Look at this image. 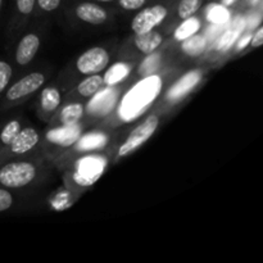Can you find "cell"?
<instances>
[{
	"mask_svg": "<svg viewBox=\"0 0 263 263\" xmlns=\"http://www.w3.org/2000/svg\"><path fill=\"white\" fill-rule=\"evenodd\" d=\"M36 175L37 168L31 162H10L0 167V185L7 189H18L31 184Z\"/></svg>",
	"mask_w": 263,
	"mask_h": 263,
	"instance_id": "6da1fadb",
	"label": "cell"
},
{
	"mask_svg": "<svg viewBox=\"0 0 263 263\" xmlns=\"http://www.w3.org/2000/svg\"><path fill=\"white\" fill-rule=\"evenodd\" d=\"M158 87L159 81L156 77L146 79L139 85H136L133 91L128 92L125 102H123L125 112L130 116H135L139 110L146 107L156 98V95L158 94Z\"/></svg>",
	"mask_w": 263,
	"mask_h": 263,
	"instance_id": "7a4b0ae2",
	"label": "cell"
},
{
	"mask_svg": "<svg viewBox=\"0 0 263 263\" xmlns=\"http://www.w3.org/2000/svg\"><path fill=\"white\" fill-rule=\"evenodd\" d=\"M159 126V117L156 115H152L149 117H146L143 122L139 126H136L133 131L130 133V135L127 136V139L125 140V143L120 146L118 149V157L123 158V157L130 156L131 153L136 151L138 148H140L146 140L153 136V134L156 133V130Z\"/></svg>",
	"mask_w": 263,
	"mask_h": 263,
	"instance_id": "3957f363",
	"label": "cell"
},
{
	"mask_svg": "<svg viewBox=\"0 0 263 263\" xmlns=\"http://www.w3.org/2000/svg\"><path fill=\"white\" fill-rule=\"evenodd\" d=\"M167 14H168V9L163 4H154L152 7L144 8L134 17L131 27L135 35L149 32L161 25L166 20Z\"/></svg>",
	"mask_w": 263,
	"mask_h": 263,
	"instance_id": "277c9868",
	"label": "cell"
},
{
	"mask_svg": "<svg viewBox=\"0 0 263 263\" xmlns=\"http://www.w3.org/2000/svg\"><path fill=\"white\" fill-rule=\"evenodd\" d=\"M109 63V53L104 48L95 46L79 57L76 67L82 74H95L107 68Z\"/></svg>",
	"mask_w": 263,
	"mask_h": 263,
	"instance_id": "5b68a950",
	"label": "cell"
},
{
	"mask_svg": "<svg viewBox=\"0 0 263 263\" xmlns=\"http://www.w3.org/2000/svg\"><path fill=\"white\" fill-rule=\"evenodd\" d=\"M45 82V76L41 72H32V73L26 74L21 80L7 87V94H5V100L7 102H17L22 98L28 97L37 91Z\"/></svg>",
	"mask_w": 263,
	"mask_h": 263,
	"instance_id": "8992f818",
	"label": "cell"
},
{
	"mask_svg": "<svg viewBox=\"0 0 263 263\" xmlns=\"http://www.w3.org/2000/svg\"><path fill=\"white\" fill-rule=\"evenodd\" d=\"M39 141H40V135L35 128H22L18 135L13 139L12 143L0 152V162L7 156H21V154L27 153L37 145Z\"/></svg>",
	"mask_w": 263,
	"mask_h": 263,
	"instance_id": "52a82bcc",
	"label": "cell"
},
{
	"mask_svg": "<svg viewBox=\"0 0 263 263\" xmlns=\"http://www.w3.org/2000/svg\"><path fill=\"white\" fill-rule=\"evenodd\" d=\"M76 17L82 22L90 25H102L108 20V12L99 4L91 2H84L76 5Z\"/></svg>",
	"mask_w": 263,
	"mask_h": 263,
	"instance_id": "ba28073f",
	"label": "cell"
},
{
	"mask_svg": "<svg viewBox=\"0 0 263 263\" xmlns=\"http://www.w3.org/2000/svg\"><path fill=\"white\" fill-rule=\"evenodd\" d=\"M40 48V37L36 33H27L21 39L15 50V61L20 66H27Z\"/></svg>",
	"mask_w": 263,
	"mask_h": 263,
	"instance_id": "9c48e42d",
	"label": "cell"
},
{
	"mask_svg": "<svg viewBox=\"0 0 263 263\" xmlns=\"http://www.w3.org/2000/svg\"><path fill=\"white\" fill-rule=\"evenodd\" d=\"M81 135V128L79 126L68 125V126H62V127L54 128V130L49 131L46 139L50 143L55 144L59 146H71L80 139Z\"/></svg>",
	"mask_w": 263,
	"mask_h": 263,
	"instance_id": "30bf717a",
	"label": "cell"
},
{
	"mask_svg": "<svg viewBox=\"0 0 263 263\" xmlns=\"http://www.w3.org/2000/svg\"><path fill=\"white\" fill-rule=\"evenodd\" d=\"M200 80H202V74H200L199 71L187 72L186 74H184L181 79L177 80V81L172 85L171 89L167 92V98H168L170 100H176L185 97L187 92L192 91V90L199 84Z\"/></svg>",
	"mask_w": 263,
	"mask_h": 263,
	"instance_id": "8fae6325",
	"label": "cell"
},
{
	"mask_svg": "<svg viewBox=\"0 0 263 263\" xmlns=\"http://www.w3.org/2000/svg\"><path fill=\"white\" fill-rule=\"evenodd\" d=\"M162 41H163V37H162L161 33L156 32L154 30L145 33H138V35H135V39H134L136 48L141 53L146 54V55L153 54L161 46Z\"/></svg>",
	"mask_w": 263,
	"mask_h": 263,
	"instance_id": "7c38bea8",
	"label": "cell"
},
{
	"mask_svg": "<svg viewBox=\"0 0 263 263\" xmlns=\"http://www.w3.org/2000/svg\"><path fill=\"white\" fill-rule=\"evenodd\" d=\"M205 48H207L205 37L202 35H198V33H194V35L189 36L181 41V50L192 58H198V57L202 55L205 51Z\"/></svg>",
	"mask_w": 263,
	"mask_h": 263,
	"instance_id": "4fadbf2b",
	"label": "cell"
},
{
	"mask_svg": "<svg viewBox=\"0 0 263 263\" xmlns=\"http://www.w3.org/2000/svg\"><path fill=\"white\" fill-rule=\"evenodd\" d=\"M131 71V66L127 63H123V62H118V63H115L103 76V80H104V85H108V86H115L118 82L123 81L126 77L128 76Z\"/></svg>",
	"mask_w": 263,
	"mask_h": 263,
	"instance_id": "5bb4252c",
	"label": "cell"
},
{
	"mask_svg": "<svg viewBox=\"0 0 263 263\" xmlns=\"http://www.w3.org/2000/svg\"><path fill=\"white\" fill-rule=\"evenodd\" d=\"M103 85H104L103 76H100L99 73L89 74V77H86V79L80 82L79 86H77V91L81 97L90 98L97 94L102 89Z\"/></svg>",
	"mask_w": 263,
	"mask_h": 263,
	"instance_id": "9a60e30c",
	"label": "cell"
},
{
	"mask_svg": "<svg viewBox=\"0 0 263 263\" xmlns=\"http://www.w3.org/2000/svg\"><path fill=\"white\" fill-rule=\"evenodd\" d=\"M61 92L57 87H46L43 90L40 95V105L43 112L45 113H53L57 108L61 104Z\"/></svg>",
	"mask_w": 263,
	"mask_h": 263,
	"instance_id": "2e32d148",
	"label": "cell"
},
{
	"mask_svg": "<svg viewBox=\"0 0 263 263\" xmlns=\"http://www.w3.org/2000/svg\"><path fill=\"white\" fill-rule=\"evenodd\" d=\"M84 115V105L80 103H71L62 109L59 115V122L62 126L74 125L79 122Z\"/></svg>",
	"mask_w": 263,
	"mask_h": 263,
	"instance_id": "e0dca14e",
	"label": "cell"
},
{
	"mask_svg": "<svg viewBox=\"0 0 263 263\" xmlns=\"http://www.w3.org/2000/svg\"><path fill=\"white\" fill-rule=\"evenodd\" d=\"M21 130H22V125L18 120H12L3 126L0 130V152L12 143L13 139L18 135Z\"/></svg>",
	"mask_w": 263,
	"mask_h": 263,
	"instance_id": "ac0fdd59",
	"label": "cell"
},
{
	"mask_svg": "<svg viewBox=\"0 0 263 263\" xmlns=\"http://www.w3.org/2000/svg\"><path fill=\"white\" fill-rule=\"evenodd\" d=\"M200 28V21L198 18L193 17L186 18V20H182V23L176 28L175 31V39L177 41H182L184 39L189 37V36L194 35L199 31Z\"/></svg>",
	"mask_w": 263,
	"mask_h": 263,
	"instance_id": "d6986e66",
	"label": "cell"
},
{
	"mask_svg": "<svg viewBox=\"0 0 263 263\" xmlns=\"http://www.w3.org/2000/svg\"><path fill=\"white\" fill-rule=\"evenodd\" d=\"M203 0H180L177 4V15L180 20L193 17L202 8Z\"/></svg>",
	"mask_w": 263,
	"mask_h": 263,
	"instance_id": "ffe728a7",
	"label": "cell"
},
{
	"mask_svg": "<svg viewBox=\"0 0 263 263\" xmlns=\"http://www.w3.org/2000/svg\"><path fill=\"white\" fill-rule=\"evenodd\" d=\"M79 143H77V146L81 151H91V149H98L100 146H103L107 141V138H105L103 134H89V135L84 136V138L79 139Z\"/></svg>",
	"mask_w": 263,
	"mask_h": 263,
	"instance_id": "44dd1931",
	"label": "cell"
},
{
	"mask_svg": "<svg viewBox=\"0 0 263 263\" xmlns=\"http://www.w3.org/2000/svg\"><path fill=\"white\" fill-rule=\"evenodd\" d=\"M207 18L216 25H221L229 20V12L225 5H211L207 12Z\"/></svg>",
	"mask_w": 263,
	"mask_h": 263,
	"instance_id": "7402d4cb",
	"label": "cell"
},
{
	"mask_svg": "<svg viewBox=\"0 0 263 263\" xmlns=\"http://www.w3.org/2000/svg\"><path fill=\"white\" fill-rule=\"evenodd\" d=\"M13 69L8 62L0 61V94L5 91V89L9 85L10 80H12Z\"/></svg>",
	"mask_w": 263,
	"mask_h": 263,
	"instance_id": "603a6c76",
	"label": "cell"
},
{
	"mask_svg": "<svg viewBox=\"0 0 263 263\" xmlns=\"http://www.w3.org/2000/svg\"><path fill=\"white\" fill-rule=\"evenodd\" d=\"M238 36H239V28L228 31V32L222 36V39H221L220 44H218V49L222 51L228 50V49L230 48L234 43H235V40L238 39Z\"/></svg>",
	"mask_w": 263,
	"mask_h": 263,
	"instance_id": "cb8c5ba5",
	"label": "cell"
},
{
	"mask_svg": "<svg viewBox=\"0 0 263 263\" xmlns=\"http://www.w3.org/2000/svg\"><path fill=\"white\" fill-rule=\"evenodd\" d=\"M15 7L20 14L30 15L36 7V0H15Z\"/></svg>",
	"mask_w": 263,
	"mask_h": 263,
	"instance_id": "d4e9b609",
	"label": "cell"
},
{
	"mask_svg": "<svg viewBox=\"0 0 263 263\" xmlns=\"http://www.w3.org/2000/svg\"><path fill=\"white\" fill-rule=\"evenodd\" d=\"M13 204V195L7 187H0V212H5Z\"/></svg>",
	"mask_w": 263,
	"mask_h": 263,
	"instance_id": "484cf974",
	"label": "cell"
},
{
	"mask_svg": "<svg viewBox=\"0 0 263 263\" xmlns=\"http://www.w3.org/2000/svg\"><path fill=\"white\" fill-rule=\"evenodd\" d=\"M118 5L125 10H139L146 4L148 0H117Z\"/></svg>",
	"mask_w": 263,
	"mask_h": 263,
	"instance_id": "4316f807",
	"label": "cell"
},
{
	"mask_svg": "<svg viewBox=\"0 0 263 263\" xmlns=\"http://www.w3.org/2000/svg\"><path fill=\"white\" fill-rule=\"evenodd\" d=\"M149 58L146 59L145 62L143 63V67H141V73L144 74V76H148V74H151L152 72L156 71L157 69V66H158V55H152V54H149Z\"/></svg>",
	"mask_w": 263,
	"mask_h": 263,
	"instance_id": "83f0119b",
	"label": "cell"
},
{
	"mask_svg": "<svg viewBox=\"0 0 263 263\" xmlns=\"http://www.w3.org/2000/svg\"><path fill=\"white\" fill-rule=\"evenodd\" d=\"M36 3L44 12H53L61 7L62 0H36Z\"/></svg>",
	"mask_w": 263,
	"mask_h": 263,
	"instance_id": "f1b7e54d",
	"label": "cell"
},
{
	"mask_svg": "<svg viewBox=\"0 0 263 263\" xmlns=\"http://www.w3.org/2000/svg\"><path fill=\"white\" fill-rule=\"evenodd\" d=\"M263 44V27L257 28L256 32L253 33L251 39V46L252 48H259Z\"/></svg>",
	"mask_w": 263,
	"mask_h": 263,
	"instance_id": "f546056e",
	"label": "cell"
},
{
	"mask_svg": "<svg viewBox=\"0 0 263 263\" xmlns=\"http://www.w3.org/2000/svg\"><path fill=\"white\" fill-rule=\"evenodd\" d=\"M234 2H235V0H222V3H223V5H225V7H228V5H231Z\"/></svg>",
	"mask_w": 263,
	"mask_h": 263,
	"instance_id": "4dcf8cb0",
	"label": "cell"
},
{
	"mask_svg": "<svg viewBox=\"0 0 263 263\" xmlns=\"http://www.w3.org/2000/svg\"><path fill=\"white\" fill-rule=\"evenodd\" d=\"M99 3H110V2H115V0H97Z\"/></svg>",
	"mask_w": 263,
	"mask_h": 263,
	"instance_id": "1f68e13d",
	"label": "cell"
},
{
	"mask_svg": "<svg viewBox=\"0 0 263 263\" xmlns=\"http://www.w3.org/2000/svg\"><path fill=\"white\" fill-rule=\"evenodd\" d=\"M3 2H4V0H0V10H2V7H3Z\"/></svg>",
	"mask_w": 263,
	"mask_h": 263,
	"instance_id": "d6a6232c",
	"label": "cell"
}]
</instances>
